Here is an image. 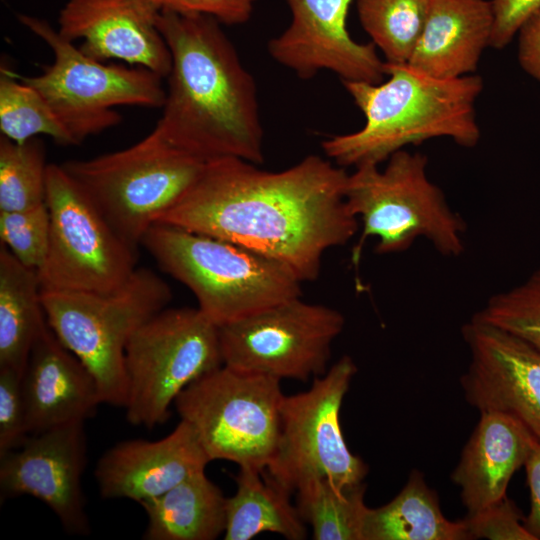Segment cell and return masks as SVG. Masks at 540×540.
<instances>
[{"label": "cell", "instance_id": "cell-3", "mask_svg": "<svg viewBox=\"0 0 540 540\" xmlns=\"http://www.w3.org/2000/svg\"><path fill=\"white\" fill-rule=\"evenodd\" d=\"M385 73V82H342L365 123L355 132L322 142L324 153L335 164L380 165L408 145L438 137L465 148L479 143L475 104L483 90L480 76L438 79L408 63L386 62Z\"/></svg>", "mask_w": 540, "mask_h": 540}, {"label": "cell", "instance_id": "cell-13", "mask_svg": "<svg viewBox=\"0 0 540 540\" xmlns=\"http://www.w3.org/2000/svg\"><path fill=\"white\" fill-rule=\"evenodd\" d=\"M343 314L296 297L219 327L223 365L250 373L308 381L328 370Z\"/></svg>", "mask_w": 540, "mask_h": 540}, {"label": "cell", "instance_id": "cell-19", "mask_svg": "<svg viewBox=\"0 0 540 540\" xmlns=\"http://www.w3.org/2000/svg\"><path fill=\"white\" fill-rule=\"evenodd\" d=\"M29 434L94 416L101 398L95 379L47 325L21 378Z\"/></svg>", "mask_w": 540, "mask_h": 540}, {"label": "cell", "instance_id": "cell-25", "mask_svg": "<svg viewBox=\"0 0 540 540\" xmlns=\"http://www.w3.org/2000/svg\"><path fill=\"white\" fill-rule=\"evenodd\" d=\"M363 540H469L465 520L451 521L434 490L414 470L403 489L387 504L368 509Z\"/></svg>", "mask_w": 540, "mask_h": 540}, {"label": "cell", "instance_id": "cell-26", "mask_svg": "<svg viewBox=\"0 0 540 540\" xmlns=\"http://www.w3.org/2000/svg\"><path fill=\"white\" fill-rule=\"evenodd\" d=\"M365 492V482L339 488L327 481H314L295 492V505L311 527L314 540H363L369 509Z\"/></svg>", "mask_w": 540, "mask_h": 540}, {"label": "cell", "instance_id": "cell-11", "mask_svg": "<svg viewBox=\"0 0 540 540\" xmlns=\"http://www.w3.org/2000/svg\"><path fill=\"white\" fill-rule=\"evenodd\" d=\"M357 371L352 357L343 355L308 390L284 395L279 441L265 471L291 494L314 481L339 488L364 482L368 466L349 450L340 424Z\"/></svg>", "mask_w": 540, "mask_h": 540}, {"label": "cell", "instance_id": "cell-2", "mask_svg": "<svg viewBox=\"0 0 540 540\" xmlns=\"http://www.w3.org/2000/svg\"><path fill=\"white\" fill-rule=\"evenodd\" d=\"M171 54L162 115L153 131L204 161L264 162V131L254 77L216 19L162 10Z\"/></svg>", "mask_w": 540, "mask_h": 540}, {"label": "cell", "instance_id": "cell-6", "mask_svg": "<svg viewBox=\"0 0 540 540\" xmlns=\"http://www.w3.org/2000/svg\"><path fill=\"white\" fill-rule=\"evenodd\" d=\"M171 299L169 285L147 268L109 292L42 291L49 327L91 373L101 402L118 407L127 400V343Z\"/></svg>", "mask_w": 540, "mask_h": 540}, {"label": "cell", "instance_id": "cell-1", "mask_svg": "<svg viewBox=\"0 0 540 540\" xmlns=\"http://www.w3.org/2000/svg\"><path fill=\"white\" fill-rule=\"evenodd\" d=\"M347 178L345 168L318 155L274 172L216 158L155 223L238 244L281 263L302 283L314 281L325 252L359 229L345 201Z\"/></svg>", "mask_w": 540, "mask_h": 540}, {"label": "cell", "instance_id": "cell-35", "mask_svg": "<svg viewBox=\"0 0 540 540\" xmlns=\"http://www.w3.org/2000/svg\"><path fill=\"white\" fill-rule=\"evenodd\" d=\"M493 30L490 46L505 48L517 35L523 23L540 10V0H490Z\"/></svg>", "mask_w": 540, "mask_h": 540}, {"label": "cell", "instance_id": "cell-27", "mask_svg": "<svg viewBox=\"0 0 540 540\" xmlns=\"http://www.w3.org/2000/svg\"><path fill=\"white\" fill-rule=\"evenodd\" d=\"M359 21L385 62L408 63L432 0H356Z\"/></svg>", "mask_w": 540, "mask_h": 540}, {"label": "cell", "instance_id": "cell-20", "mask_svg": "<svg viewBox=\"0 0 540 540\" xmlns=\"http://www.w3.org/2000/svg\"><path fill=\"white\" fill-rule=\"evenodd\" d=\"M536 439L513 417L482 412L451 479L460 488L467 515L506 497L508 484Z\"/></svg>", "mask_w": 540, "mask_h": 540}, {"label": "cell", "instance_id": "cell-5", "mask_svg": "<svg viewBox=\"0 0 540 540\" xmlns=\"http://www.w3.org/2000/svg\"><path fill=\"white\" fill-rule=\"evenodd\" d=\"M427 165L424 154L403 149L391 155L383 169L365 164L348 174L345 201L362 225L354 262L370 237L377 239L378 254L406 251L418 238L428 240L443 256L463 254L466 223L429 179Z\"/></svg>", "mask_w": 540, "mask_h": 540}, {"label": "cell", "instance_id": "cell-10", "mask_svg": "<svg viewBox=\"0 0 540 540\" xmlns=\"http://www.w3.org/2000/svg\"><path fill=\"white\" fill-rule=\"evenodd\" d=\"M222 365L219 327L198 307L159 311L125 349L128 422L146 428L165 423L177 396Z\"/></svg>", "mask_w": 540, "mask_h": 540}, {"label": "cell", "instance_id": "cell-16", "mask_svg": "<svg viewBox=\"0 0 540 540\" xmlns=\"http://www.w3.org/2000/svg\"><path fill=\"white\" fill-rule=\"evenodd\" d=\"M291 13L287 28L268 43L271 57L301 79L322 70L342 82L380 83L385 61L376 46L354 41L346 26L356 0H284Z\"/></svg>", "mask_w": 540, "mask_h": 540}, {"label": "cell", "instance_id": "cell-33", "mask_svg": "<svg viewBox=\"0 0 540 540\" xmlns=\"http://www.w3.org/2000/svg\"><path fill=\"white\" fill-rule=\"evenodd\" d=\"M471 539L534 540L521 513L507 497L464 518Z\"/></svg>", "mask_w": 540, "mask_h": 540}, {"label": "cell", "instance_id": "cell-24", "mask_svg": "<svg viewBox=\"0 0 540 540\" xmlns=\"http://www.w3.org/2000/svg\"><path fill=\"white\" fill-rule=\"evenodd\" d=\"M236 491L226 500L225 540H249L263 532L289 540L307 537L306 523L291 493L279 486L265 470L239 467Z\"/></svg>", "mask_w": 540, "mask_h": 540}, {"label": "cell", "instance_id": "cell-18", "mask_svg": "<svg viewBox=\"0 0 540 540\" xmlns=\"http://www.w3.org/2000/svg\"><path fill=\"white\" fill-rule=\"evenodd\" d=\"M209 462L192 427L180 420L162 439L122 441L108 449L97 462L95 478L103 498L140 504L205 471Z\"/></svg>", "mask_w": 540, "mask_h": 540}, {"label": "cell", "instance_id": "cell-32", "mask_svg": "<svg viewBox=\"0 0 540 540\" xmlns=\"http://www.w3.org/2000/svg\"><path fill=\"white\" fill-rule=\"evenodd\" d=\"M21 378L13 370L0 369V458L19 448L30 435Z\"/></svg>", "mask_w": 540, "mask_h": 540}, {"label": "cell", "instance_id": "cell-29", "mask_svg": "<svg viewBox=\"0 0 540 540\" xmlns=\"http://www.w3.org/2000/svg\"><path fill=\"white\" fill-rule=\"evenodd\" d=\"M45 146L38 137L24 142L0 137V211H17L45 203Z\"/></svg>", "mask_w": 540, "mask_h": 540}, {"label": "cell", "instance_id": "cell-28", "mask_svg": "<svg viewBox=\"0 0 540 540\" xmlns=\"http://www.w3.org/2000/svg\"><path fill=\"white\" fill-rule=\"evenodd\" d=\"M1 135L24 142L39 135L61 145H76L47 101L6 66L0 69Z\"/></svg>", "mask_w": 540, "mask_h": 540}, {"label": "cell", "instance_id": "cell-30", "mask_svg": "<svg viewBox=\"0 0 540 540\" xmlns=\"http://www.w3.org/2000/svg\"><path fill=\"white\" fill-rule=\"evenodd\" d=\"M475 315L540 352V267L520 284L491 296Z\"/></svg>", "mask_w": 540, "mask_h": 540}, {"label": "cell", "instance_id": "cell-8", "mask_svg": "<svg viewBox=\"0 0 540 540\" xmlns=\"http://www.w3.org/2000/svg\"><path fill=\"white\" fill-rule=\"evenodd\" d=\"M17 18L47 44L54 61L38 75H16L43 96L76 145L118 125L117 106L163 107L166 89L154 72L92 59L46 20L26 14Z\"/></svg>", "mask_w": 540, "mask_h": 540}, {"label": "cell", "instance_id": "cell-17", "mask_svg": "<svg viewBox=\"0 0 540 540\" xmlns=\"http://www.w3.org/2000/svg\"><path fill=\"white\" fill-rule=\"evenodd\" d=\"M162 9L156 0H68L59 12V34L88 57L120 60L161 78L171 69V54L159 30Z\"/></svg>", "mask_w": 540, "mask_h": 540}, {"label": "cell", "instance_id": "cell-15", "mask_svg": "<svg viewBox=\"0 0 540 540\" xmlns=\"http://www.w3.org/2000/svg\"><path fill=\"white\" fill-rule=\"evenodd\" d=\"M85 422L31 434L0 458L1 499L31 496L42 501L72 534L90 532L82 490L87 463Z\"/></svg>", "mask_w": 540, "mask_h": 540}, {"label": "cell", "instance_id": "cell-37", "mask_svg": "<svg viewBox=\"0 0 540 540\" xmlns=\"http://www.w3.org/2000/svg\"><path fill=\"white\" fill-rule=\"evenodd\" d=\"M530 491V510L523 523L534 540H540V443L535 441L524 463Z\"/></svg>", "mask_w": 540, "mask_h": 540}, {"label": "cell", "instance_id": "cell-12", "mask_svg": "<svg viewBox=\"0 0 540 540\" xmlns=\"http://www.w3.org/2000/svg\"><path fill=\"white\" fill-rule=\"evenodd\" d=\"M45 203L50 236L39 271L42 291L109 292L128 280L137 268L138 254L118 237L61 164H48Z\"/></svg>", "mask_w": 540, "mask_h": 540}, {"label": "cell", "instance_id": "cell-31", "mask_svg": "<svg viewBox=\"0 0 540 540\" xmlns=\"http://www.w3.org/2000/svg\"><path fill=\"white\" fill-rule=\"evenodd\" d=\"M50 216L46 203L17 211H0V240L24 266L43 268L49 247Z\"/></svg>", "mask_w": 540, "mask_h": 540}, {"label": "cell", "instance_id": "cell-7", "mask_svg": "<svg viewBox=\"0 0 540 540\" xmlns=\"http://www.w3.org/2000/svg\"><path fill=\"white\" fill-rule=\"evenodd\" d=\"M205 163L152 130L125 149L61 166L138 254L148 229L185 194Z\"/></svg>", "mask_w": 540, "mask_h": 540}, {"label": "cell", "instance_id": "cell-22", "mask_svg": "<svg viewBox=\"0 0 540 540\" xmlns=\"http://www.w3.org/2000/svg\"><path fill=\"white\" fill-rule=\"evenodd\" d=\"M226 500L205 471L195 473L165 493L143 501L146 540H214L224 534Z\"/></svg>", "mask_w": 540, "mask_h": 540}, {"label": "cell", "instance_id": "cell-34", "mask_svg": "<svg viewBox=\"0 0 540 540\" xmlns=\"http://www.w3.org/2000/svg\"><path fill=\"white\" fill-rule=\"evenodd\" d=\"M162 10L181 14H200L221 24L238 25L247 22L258 0H156Z\"/></svg>", "mask_w": 540, "mask_h": 540}, {"label": "cell", "instance_id": "cell-14", "mask_svg": "<svg viewBox=\"0 0 540 540\" xmlns=\"http://www.w3.org/2000/svg\"><path fill=\"white\" fill-rule=\"evenodd\" d=\"M461 332L470 354L460 377L466 401L513 417L540 443V352L475 314Z\"/></svg>", "mask_w": 540, "mask_h": 540}, {"label": "cell", "instance_id": "cell-21", "mask_svg": "<svg viewBox=\"0 0 540 540\" xmlns=\"http://www.w3.org/2000/svg\"><path fill=\"white\" fill-rule=\"evenodd\" d=\"M493 22L491 1L432 0L408 64L438 79L473 74L490 46Z\"/></svg>", "mask_w": 540, "mask_h": 540}, {"label": "cell", "instance_id": "cell-36", "mask_svg": "<svg viewBox=\"0 0 540 540\" xmlns=\"http://www.w3.org/2000/svg\"><path fill=\"white\" fill-rule=\"evenodd\" d=\"M517 58L521 68L540 83V10L517 32Z\"/></svg>", "mask_w": 540, "mask_h": 540}, {"label": "cell", "instance_id": "cell-4", "mask_svg": "<svg viewBox=\"0 0 540 540\" xmlns=\"http://www.w3.org/2000/svg\"><path fill=\"white\" fill-rule=\"evenodd\" d=\"M142 246L218 327L301 296L302 282L288 268L229 241L154 223Z\"/></svg>", "mask_w": 540, "mask_h": 540}, {"label": "cell", "instance_id": "cell-9", "mask_svg": "<svg viewBox=\"0 0 540 540\" xmlns=\"http://www.w3.org/2000/svg\"><path fill=\"white\" fill-rule=\"evenodd\" d=\"M280 381L222 365L188 385L174 404L210 461L265 470L280 436Z\"/></svg>", "mask_w": 540, "mask_h": 540}, {"label": "cell", "instance_id": "cell-23", "mask_svg": "<svg viewBox=\"0 0 540 540\" xmlns=\"http://www.w3.org/2000/svg\"><path fill=\"white\" fill-rule=\"evenodd\" d=\"M47 325L38 271L0 246V369L22 376L32 347Z\"/></svg>", "mask_w": 540, "mask_h": 540}]
</instances>
